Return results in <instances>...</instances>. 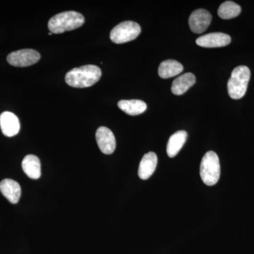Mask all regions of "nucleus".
<instances>
[{
	"label": "nucleus",
	"instance_id": "9d476101",
	"mask_svg": "<svg viewBox=\"0 0 254 254\" xmlns=\"http://www.w3.org/2000/svg\"><path fill=\"white\" fill-rule=\"evenodd\" d=\"M0 127L4 136H16L20 131L19 120L14 113L4 112L0 115Z\"/></svg>",
	"mask_w": 254,
	"mask_h": 254
},
{
	"label": "nucleus",
	"instance_id": "2eb2a0df",
	"mask_svg": "<svg viewBox=\"0 0 254 254\" xmlns=\"http://www.w3.org/2000/svg\"><path fill=\"white\" fill-rule=\"evenodd\" d=\"M181 63L174 60H168L160 64L158 68V74L162 78L174 77L183 71Z\"/></svg>",
	"mask_w": 254,
	"mask_h": 254
},
{
	"label": "nucleus",
	"instance_id": "423d86ee",
	"mask_svg": "<svg viewBox=\"0 0 254 254\" xmlns=\"http://www.w3.org/2000/svg\"><path fill=\"white\" fill-rule=\"evenodd\" d=\"M41 59V55L36 50L23 49L10 53L7 56V62L11 66L16 67H26L38 63Z\"/></svg>",
	"mask_w": 254,
	"mask_h": 254
},
{
	"label": "nucleus",
	"instance_id": "f257e3e1",
	"mask_svg": "<svg viewBox=\"0 0 254 254\" xmlns=\"http://www.w3.org/2000/svg\"><path fill=\"white\" fill-rule=\"evenodd\" d=\"M101 76V69L98 66L85 65L68 71L65 76V81L68 86L73 88H87L96 83Z\"/></svg>",
	"mask_w": 254,
	"mask_h": 254
},
{
	"label": "nucleus",
	"instance_id": "6ab92c4d",
	"mask_svg": "<svg viewBox=\"0 0 254 254\" xmlns=\"http://www.w3.org/2000/svg\"><path fill=\"white\" fill-rule=\"evenodd\" d=\"M52 34H53V33H52L51 32H50V33H48V35H50V36H51Z\"/></svg>",
	"mask_w": 254,
	"mask_h": 254
},
{
	"label": "nucleus",
	"instance_id": "20e7f679",
	"mask_svg": "<svg viewBox=\"0 0 254 254\" xmlns=\"http://www.w3.org/2000/svg\"><path fill=\"white\" fill-rule=\"evenodd\" d=\"M202 181L208 186H213L219 181L220 176V164L218 155L213 151L205 153L200 166Z\"/></svg>",
	"mask_w": 254,
	"mask_h": 254
},
{
	"label": "nucleus",
	"instance_id": "0eeeda50",
	"mask_svg": "<svg viewBox=\"0 0 254 254\" xmlns=\"http://www.w3.org/2000/svg\"><path fill=\"white\" fill-rule=\"evenodd\" d=\"M212 16L207 10L199 9L195 10L190 14L189 19L190 29L195 33H203L211 23Z\"/></svg>",
	"mask_w": 254,
	"mask_h": 254
},
{
	"label": "nucleus",
	"instance_id": "1a4fd4ad",
	"mask_svg": "<svg viewBox=\"0 0 254 254\" xmlns=\"http://www.w3.org/2000/svg\"><path fill=\"white\" fill-rule=\"evenodd\" d=\"M196 44L203 48H221L231 43V37L222 33H212L197 38Z\"/></svg>",
	"mask_w": 254,
	"mask_h": 254
},
{
	"label": "nucleus",
	"instance_id": "6e6552de",
	"mask_svg": "<svg viewBox=\"0 0 254 254\" xmlns=\"http://www.w3.org/2000/svg\"><path fill=\"white\" fill-rule=\"evenodd\" d=\"M96 141L100 150L103 153L110 155L116 148V140L113 131L105 127H100L96 131Z\"/></svg>",
	"mask_w": 254,
	"mask_h": 254
},
{
	"label": "nucleus",
	"instance_id": "ddd939ff",
	"mask_svg": "<svg viewBox=\"0 0 254 254\" xmlns=\"http://www.w3.org/2000/svg\"><path fill=\"white\" fill-rule=\"evenodd\" d=\"M23 172L33 180H38L41 176V165L39 158L34 155H28L22 161Z\"/></svg>",
	"mask_w": 254,
	"mask_h": 254
},
{
	"label": "nucleus",
	"instance_id": "a211bd4d",
	"mask_svg": "<svg viewBox=\"0 0 254 254\" xmlns=\"http://www.w3.org/2000/svg\"><path fill=\"white\" fill-rule=\"evenodd\" d=\"M242 9L240 5L232 1H226L222 3L219 7L218 16L222 19H231L240 14Z\"/></svg>",
	"mask_w": 254,
	"mask_h": 254
},
{
	"label": "nucleus",
	"instance_id": "9b49d317",
	"mask_svg": "<svg viewBox=\"0 0 254 254\" xmlns=\"http://www.w3.org/2000/svg\"><path fill=\"white\" fill-rule=\"evenodd\" d=\"M1 193L10 203H17L21 195V189L19 184L11 179H5L0 183Z\"/></svg>",
	"mask_w": 254,
	"mask_h": 254
},
{
	"label": "nucleus",
	"instance_id": "f3484780",
	"mask_svg": "<svg viewBox=\"0 0 254 254\" xmlns=\"http://www.w3.org/2000/svg\"><path fill=\"white\" fill-rule=\"evenodd\" d=\"M118 107L127 115L131 116L141 115L147 109L146 103L140 100H120L118 103Z\"/></svg>",
	"mask_w": 254,
	"mask_h": 254
},
{
	"label": "nucleus",
	"instance_id": "39448f33",
	"mask_svg": "<svg viewBox=\"0 0 254 254\" xmlns=\"http://www.w3.org/2000/svg\"><path fill=\"white\" fill-rule=\"evenodd\" d=\"M141 26L134 21H127L117 25L110 32V39L116 44L133 41L139 36Z\"/></svg>",
	"mask_w": 254,
	"mask_h": 254
},
{
	"label": "nucleus",
	"instance_id": "dca6fc26",
	"mask_svg": "<svg viewBox=\"0 0 254 254\" xmlns=\"http://www.w3.org/2000/svg\"><path fill=\"white\" fill-rule=\"evenodd\" d=\"M187 133L185 131H178L170 136L168 145L167 153L170 158H174L178 154L187 141Z\"/></svg>",
	"mask_w": 254,
	"mask_h": 254
},
{
	"label": "nucleus",
	"instance_id": "f8f14e48",
	"mask_svg": "<svg viewBox=\"0 0 254 254\" xmlns=\"http://www.w3.org/2000/svg\"><path fill=\"white\" fill-rule=\"evenodd\" d=\"M158 165V157L153 152H149L143 157L138 168V176L141 180L149 179L154 173Z\"/></svg>",
	"mask_w": 254,
	"mask_h": 254
},
{
	"label": "nucleus",
	"instance_id": "f03ea898",
	"mask_svg": "<svg viewBox=\"0 0 254 254\" xmlns=\"http://www.w3.org/2000/svg\"><path fill=\"white\" fill-rule=\"evenodd\" d=\"M84 23V17L80 13L73 11H64L50 18L48 28L52 33L60 34L81 27Z\"/></svg>",
	"mask_w": 254,
	"mask_h": 254
},
{
	"label": "nucleus",
	"instance_id": "7ed1b4c3",
	"mask_svg": "<svg viewBox=\"0 0 254 254\" xmlns=\"http://www.w3.org/2000/svg\"><path fill=\"white\" fill-rule=\"evenodd\" d=\"M250 77V69L247 66H239L232 71L227 83V91L230 98L238 100L245 96Z\"/></svg>",
	"mask_w": 254,
	"mask_h": 254
},
{
	"label": "nucleus",
	"instance_id": "4468645a",
	"mask_svg": "<svg viewBox=\"0 0 254 254\" xmlns=\"http://www.w3.org/2000/svg\"><path fill=\"white\" fill-rule=\"evenodd\" d=\"M195 83V76L193 73H186L177 77L173 81L171 91L176 95H183L193 86Z\"/></svg>",
	"mask_w": 254,
	"mask_h": 254
}]
</instances>
